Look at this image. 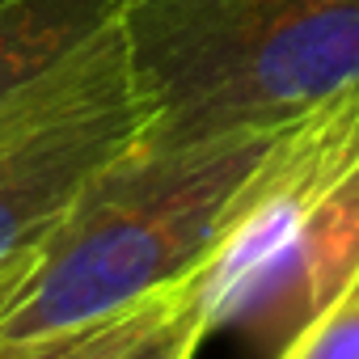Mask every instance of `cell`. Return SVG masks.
Listing matches in <instances>:
<instances>
[{
	"label": "cell",
	"mask_w": 359,
	"mask_h": 359,
	"mask_svg": "<svg viewBox=\"0 0 359 359\" xmlns=\"http://www.w3.org/2000/svg\"><path fill=\"white\" fill-rule=\"evenodd\" d=\"M359 275V161L309 208L287 245L241 287L220 330H241L254 351L279 355Z\"/></svg>",
	"instance_id": "277c9868"
},
{
	"label": "cell",
	"mask_w": 359,
	"mask_h": 359,
	"mask_svg": "<svg viewBox=\"0 0 359 359\" xmlns=\"http://www.w3.org/2000/svg\"><path fill=\"white\" fill-rule=\"evenodd\" d=\"M5 5H13V0H0V9H5Z\"/></svg>",
	"instance_id": "30bf717a"
},
{
	"label": "cell",
	"mask_w": 359,
	"mask_h": 359,
	"mask_svg": "<svg viewBox=\"0 0 359 359\" xmlns=\"http://www.w3.org/2000/svg\"><path fill=\"white\" fill-rule=\"evenodd\" d=\"M182 300H187V283H177V287L144 296L118 313H106L89 325L9 342V346H0V359H127Z\"/></svg>",
	"instance_id": "8992f818"
},
{
	"label": "cell",
	"mask_w": 359,
	"mask_h": 359,
	"mask_svg": "<svg viewBox=\"0 0 359 359\" xmlns=\"http://www.w3.org/2000/svg\"><path fill=\"white\" fill-rule=\"evenodd\" d=\"M279 131H237L177 148L135 140L118 152L26 254L18 283L0 300V346L89 325L187 283L220 245Z\"/></svg>",
	"instance_id": "6da1fadb"
},
{
	"label": "cell",
	"mask_w": 359,
	"mask_h": 359,
	"mask_svg": "<svg viewBox=\"0 0 359 359\" xmlns=\"http://www.w3.org/2000/svg\"><path fill=\"white\" fill-rule=\"evenodd\" d=\"M140 144L275 131L359 89V0H123Z\"/></svg>",
	"instance_id": "7a4b0ae2"
},
{
	"label": "cell",
	"mask_w": 359,
	"mask_h": 359,
	"mask_svg": "<svg viewBox=\"0 0 359 359\" xmlns=\"http://www.w3.org/2000/svg\"><path fill=\"white\" fill-rule=\"evenodd\" d=\"M275 359H359V275Z\"/></svg>",
	"instance_id": "52a82bcc"
},
{
	"label": "cell",
	"mask_w": 359,
	"mask_h": 359,
	"mask_svg": "<svg viewBox=\"0 0 359 359\" xmlns=\"http://www.w3.org/2000/svg\"><path fill=\"white\" fill-rule=\"evenodd\" d=\"M22 266H26V254L18 258V262H9V266H0V300L9 296V287L18 283V275H22Z\"/></svg>",
	"instance_id": "9c48e42d"
},
{
	"label": "cell",
	"mask_w": 359,
	"mask_h": 359,
	"mask_svg": "<svg viewBox=\"0 0 359 359\" xmlns=\"http://www.w3.org/2000/svg\"><path fill=\"white\" fill-rule=\"evenodd\" d=\"M123 0H13L0 9V110L118 22Z\"/></svg>",
	"instance_id": "5b68a950"
},
{
	"label": "cell",
	"mask_w": 359,
	"mask_h": 359,
	"mask_svg": "<svg viewBox=\"0 0 359 359\" xmlns=\"http://www.w3.org/2000/svg\"><path fill=\"white\" fill-rule=\"evenodd\" d=\"M144 131L118 22L0 110V266L30 254Z\"/></svg>",
	"instance_id": "3957f363"
},
{
	"label": "cell",
	"mask_w": 359,
	"mask_h": 359,
	"mask_svg": "<svg viewBox=\"0 0 359 359\" xmlns=\"http://www.w3.org/2000/svg\"><path fill=\"white\" fill-rule=\"evenodd\" d=\"M208 334H212L208 330V317H203V309L187 292V300L177 304L127 359H195V351H199V342Z\"/></svg>",
	"instance_id": "ba28073f"
}]
</instances>
